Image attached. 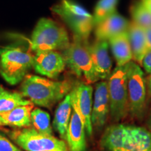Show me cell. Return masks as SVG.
<instances>
[{"instance_id": "cell-9", "label": "cell", "mask_w": 151, "mask_h": 151, "mask_svg": "<svg viewBox=\"0 0 151 151\" xmlns=\"http://www.w3.org/2000/svg\"><path fill=\"white\" fill-rule=\"evenodd\" d=\"M127 78L129 110L134 117L141 118L146 104V82L142 69L136 62L127 64Z\"/></svg>"}, {"instance_id": "cell-5", "label": "cell", "mask_w": 151, "mask_h": 151, "mask_svg": "<svg viewBox=\"0 0 151 151\" xmlns=\"http://www.w3.org/2000/svg\"><path fill=\"white\" fill-rule=\"evenodd\" d=\"M51 10L67 24L73 35L88 40L94 27L93 15L73 0H61Z\"/></svg>"}, {"instance_id": "cell-8", "label": "cell", "mask_w": 151, "mask_h": 151, "mask_svg": "<svg viewBox=\"0 0 151 151\" xmlns=\"http://www.w3.org/2000/svg\"><path fill=\"white\" fill-rule=\"evenodd\" d=\"M9 137L25 151H68L65 141L40 134L33 127L9 132Z\"/></svg>"}, {"instance_id": "cell-23", "label": "cell", "mask_w": 151, "mask_h": 151, "mask_svg": "<svg viewBox=\"0 0 151 151\" xmlns=\"http://www.w3.org/2000/svg\"><path fill=\"white\" fill-rule=\"evenodd\" d=\"M118 0H99L93 14L94 25L96 26L109 15L116 11Z\"/></svg>"}, {"instance_id": "cell-18", "label": "cell", "mask_w": 151, "mask_h": 151, "mask_svg": "<svg viewBox=\"0 0 151 151\" xmlns=\"http://www.w3.org/2000/svg\"><path fill=\"white\" fill-rule=\"evenodd\" d=\"M127 32L133 60L141 64L143 57L148 51L145 29L132 21L129 22Z\"/></svg>"}, {"instance_id": "cell-25", "label": "cell", "mask_w": 151, "mask_h": 151, "mask_svg": "<svg viewBox=\"0 0 151 151\" xmlns=\"http://www.w3.org/2000/svg\"><path fill=\"white\" fill-rule=\"evenodd\" d=\"M141 65H142L146 73H151V50H149L143 57Z\"/></svg>"}, {"instance_id": "cell-19", "label": "cell", "mask_w": 151, "mask_h": 151, "mask_svg": "<svg viewBox=\"0 0 151 151\" xmlns=\"http://www.w3.org/2000/svg\"><path fill=\"white\" fill-rule=\"evenodd\" d=\"M71 112L72 104L70 94L69 93L58 105L52 122L54 129L64 141L67 140V132L70 121Z\"/></svg>"}, {"instance_id": "cell-15", "label": "cell", "mask_w": 151, "mask_h": 151, "mask_svg": "<svg viewBox=\"0 0 151 151\" xmlns=\"http://www.w3.org/2000/svg\"><path fill=\"white\" fill-rule=\"evenodd\" d=\"M67 141L69 151H86V128L76 111L72 110L67 132Z\"/></svg>"}, {"instance_id": "cell-10", "label": "cell", "mask_w": 151, "mask_h": 151, "mask_svg": "<svg viewBox=\"0 0 151 151\" xmlns=\"http://www.w3.org/2000/svg\"><path fill=\"white\" fill-rule=\"evenodd\" d=\"M69 94L72 109L80 116L88 135L91 137L93 132L91 122L93 88L86 83H78L73 86Z\"/></svg>"}, {"instance_id": "cell-27", "label": "cell", "mask_w": 151, "mask_h": 151, "mask_svg": "<svg viewBox=\"0 0 151 151\" xmlns=\"http://www.w3.org/2000/svg\"><path fill=\"white\" fill-rule=\"evenodd\" d=\"M140 1L151 12V0H140Z\"/></svg>"}, {"instance_id": "cell-30", "label": "cell", "mask_w": 151, "mask_h": 151, "mask_svg": "<svg viewBox=\"0 0 151 151\" xmlns=\"http://www.w3.org/2000/svg\"><path fill=\"white\" fill-rule=\"evenodd\" d=\"M148 126L150 127V128L151 129V111H150V116H149V118H148Z\"/></svg>"}, {"instance_id": "cell-3", "label": "cell", "mask_w": 151, "mask_h": 151, "mask_svg": "<svg viewBox=\"0 0 151 151\" xmlns=\"http://www.w3.org/2000/svg\"><path fill=\"white\" fill-rule=\"evenodd\" d=\"M70 41L68 33L60 24L50 18H42L34 29L30 39L32 51L62 50L69 47Z\"/></svg>"}, {"instance_id": "cell-1", "label": "cell", "mask_w": 151, "mask_h": 151, "mask_svg": "<svg viewBox=\"0 0 151 151\" xmlns=\"http://www.w3.org/2000/svg\"><path fill=\"white\" fill-rule=\"evenodd\" d=\"M100 144L105 151H151V132L138 126L113 124L105 130Z\"/></svg>"}, {"instance_id": "cell-14", "label": "cell", "mask_w": 151, "mask_h": 151, "mask_svg": "<svg viewBox=\"0 0 151 151\" xmlns=\"http://www.w3.org/2000/svg\"><path fill=\"white\" fill-rule=\"evenodd\" d=\"M129 25L127 19L116 11L96 25V39L108 41L114 36L127 31Z\"/></svg>"}, {"instance_id": "cell-29", "label": "cell", "mask_w": 151, "mask_h": 151, "mask_svg": "<svg viewBox=\"0 0 151 151\" xmlns=\"http://www.w3.org/2000/svg\"><path fill=\"white\" fill-rule=\"evenodd\" d=\"M148 88H149V92L151 94V76L149 78V82H148Z\"/></svg>"}, {"instance_id": "cell-24", "label": "cell", "mask_w": 151, "mask_h": 151, "mask_svg": "<svg viewBox=\"0 0 151 151\" xmlns=\"http://www.w3.org/2000/svg\"><path fill=\"white\" fill-rule=\"evenodd\" d=\"M0 151H22L4 135L0 133Z\"/></svg>"}, {"instance_id": "cell-17", "label": "cell", "mask_w": 151, "mask_h": 151, "mask_svg": "<svg viewBox=\"0 0 151 151\" xmlns=\"http://www.w3.org/2000/svg\"><path fill=\"white\" fill-rule=\"evenodd\" d=\"M108 42L118 67L127 65L133 60L127 31L111 37Z\"/></svg>"}, {"instance_id": "cell-6", "label": "cell", "mask_w": 151, "mask_h": 151, "mask_svg": "<svg viewBox=\"0 0 151 151\" xmlns=\"http://www.w3.org/2000/svg\"><path fill=\"white\" fill-rule=\"evenodd\" d=\"M34 55L18 48L10 47L0 55V76L11 86L23 81L33 68Z\"/></svg>"}, {"instance_id": "cell-4", "label": "cell", "mask_w": 151, "mask_h": 151, "mask_svg": "<svg viewBox=\"0 0 151 151\" xmlns=\"http://www.w3.org/2000/svg\"><path fill=\"white\" fill-rule=\"evenodd\" d=\"M88 40L73 35L72 43L62 50L66 66L78 78L83 77L86 83L91 84L99 81L94 69L89 50Z\"/></svg>"}, {"instance_id": "cell-28", "label": "cell", "mask_w": 151, "mask_h": 151, "mask_svg": "<svg viewBox=\"0 0 151 151\" xmlns=\"http://www.w3.org/2000/svg\"><path fill=\"white\" fill-rule=\"evenodd\" d=\"M11 46H9V47H5V48H0V55H1V54L3 53L4 52V51H6V50H8V49L10 48Z\"/></svg>"}, {"instance_id": "cell-22", "label": "cell", "mask_w": 151, "mask_h": 151, "mask_svg": "<svg viewBox=\"0 0 151 151\" xmlns=\"http://www.w3.org/2000/svg\"><path fill=\"white\" fill-rule=\"evenodd\" d=\"M133 22L143 29L151 27V12L141 1H135L130 7Z\"/></svg>"}, {"instance_id": "cell-16", "label": "cell", "mask_w": 151, "mask_h": 151, "mask_svg": "<svg viewBox=\"0 0 151 151\" xmlns=\"http://www.w3.org/2000/svg\"><path fill=\"white\" fill-rule=\"evenodd\" d=\"M34 109L32 103L19 106L9 112L0 114V126L24 128L31 126V113Z\"/></svg>"}, {"instance_id": "cell-7", "label": "cell", "mask_w": 151, "mask_h": 151, "mask_svg": "<svg viewBox=\"0 0 151 151\" xmlns=\"http://www.w3.org/2000/svg\"><path fill=\"white\" fill-rule=\"evenodd\" d=\"M127 65L117 67L108 79L110 116L114 122H118L127 116L129 100L127 78Z\"/></svg>"}, {"instance_id": "cell-26", "label": "cell", "mask_w": 151, "mask_h": 151, "mask_svg": "<svg viewBox=\"0 0 151 151\" xmlns=\"http://www.w3.org/2000/svg\"><path fill=\"white\" fill-rule=\"evenodd\" d=\"M145 29V34H146L147 46H148V50H151V27L146 28Z\"/></svg>"}, {"instance_id": "cell-20", "label": "cell", "mask_w": 151, "mask_h": 151, "mask_svg": "<svg viewBox=\"0 0 151 151\" xmlns=\"http://www.w3.org/2000/svg\"><path fill=\"white\" fill-rule=\"evenodd\" d=\"M32 102L27 99L21 92L10 91L0 85V114L9 112L19 106L29 104Z\"/></svg>"}, {"instance_id": "cell-11", "label": "cell", "mask_w": 151, "mask_h": 151, "mask_svg": "<svg viewBox=\"0 0 151 151\" xmlns=\"http://www.w3.org/2000/svg\"><path fill=\"white\" fill-rule=\"evenodd\" d=\"M65 67L63 55L57 50L38 51L34 55L33 69L39 74L55 79L65 70Z\"/></svg>"}, {"instance_id": "cell-21", "label": "cell", "mask_w": 151, "mask_h": 151, "mask_svg": "<svg viewBox=\"0 0 151 151\" xmlns=\"http://www.w3.org/2000/svg\"><path fill=\"white\" fill-rule=\"evenodd\" d=\"M31 121L33 128L38 132L47 136H52L50 116L46 111L36 108L32 111Z\"/></svg>"}, {"instance_id": "cell-12", "label": "cell", "mask_w": 151, "mask_h": 151, "mask_svg": "<svg viewBox=\"0 0 151 151\" xmlns=\"http://www.w3.org/2000/svg\"><path fill=\"white\" fill-rule=\"evenodd\" d=\"M110 111L108 81H101L95 85L92 103L91 122L92 127L102 129Z\"/></svg>"}, {"instance_id": "cell-2", "label": "cell", "mask_w": 151, "mask_h": 151, "mask_svg": "<svg viewBox=\"0 0 151 151\" xmlns=\"http://www.w3.org/2000/svg\"><path fill=\"white\" fill-rule=\"evenodd\" d=\"M72 88V83L67 80L52 81L28 74L22 81L20 92L34 105L49 109L63 99Z\"/></svg>"}, {"instance_id": "cell-13", "label": "cell", "mask_w": 151, "mask_h": 151, "mask_svg": "<svg viewBox=\"0 0 151 151\" xmlns=\"http://www.w3.org/2000/svg\"><path fill=\"white\" fill-rule=\"evenodd\" d=\"M108 41L97 40L89 46L90 55L99 80H108L112 73V61L109 52Z\"/></svg>"}]
</instances>
